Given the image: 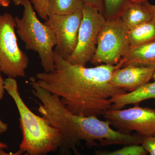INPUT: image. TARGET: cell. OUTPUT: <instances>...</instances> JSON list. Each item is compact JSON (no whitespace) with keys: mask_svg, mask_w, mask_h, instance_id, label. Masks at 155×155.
Segmentation results:
<instances>
[{"mask_svg":"<svg viewBox=\"0 0 155 155\" xmlns=\"http://www.w3.org/2000/svg\"><path fill=\"white\" fill-rule=\"evenodd\" d=\"M16 5H22L23 0H12Z\"/></svg>","mask_w":155,"mask_h":155,"instance_id":"26","label":"cell"},{"mask_svg":"<svg viewBox=\"0 0 155 155\" xmlns=\"http://www.w3.org/2000/svg\"><path fill=\"white\" fill-rule=\"evenodd\" d=\"M128 30L153 19L150 11L143 4L131 3L120 16Z\"/></svg>","mask_w":155,"mask_h":155,"instance_id":"13","label":"cell"},{"mask_svg":"<svg viewBox=\"0 0 155 155\" xmlns=\"http://www.w3.org/2000/svg\"><path fill=\"white\" fill-rule=\"evenodd\" d=\"M54 70L38 72V84L60 97L72 114L89 117L103 116L110 110L111 99L126 91L110 82L116 65L103 64L94 67L69 63L54 52Z\"/></svg>","mask_w":155,"mask_h":155,"instance_id":"1","label":"cell"},{"mask_svg":"<svg viewBox=\"0 0 155 155\" xmlns=\"http://www.w3.org/2000/svg\"><path fill=\"white\" fill-rule=\"evenodd\" d=\"M130 48L140 46L155 40V19H153L128 31Z\"/></svg>","mask_w":155,"mask_h":155,"instance_id":"14","label":"cell"},{"mask_svg":"<svg viewBox=\"0 0 155 155\" xmlns=\"http://www.w3.org/2000/svg\"><path fill=\"white\" fill-rule=\"evenodd\" d=\"M11 2V0H0V6L5 8L9 7Z\"/></svg>","mask_w":155,"mask_h":155,"instance_id":"25","label":"cell"},{"mask_svg":"<svg viewBox=\"0 0 155 155\" xmlns=\"http://www.w3.org/2000/svg\"><path fill=\"white\" fill-rule=\"evenodd\" d=\"M152 79H153V81H155V69L154 72L153 74Z\"/></svg>","mask_w":155,"mask_h":155,"instance_id":"29","label":"cell"},{"mask_svg":"<svg viewBox=\"0 0 155 155\" xmlns=\"http://www.w3.org/2000/svg\"><path fill=\"white\" fill-rule=\"evenodd\" d=\"M142 4L150 11L152 16L153 19H155V5H152V4H150L148 2V1L145 2Z\"/></svg>","mask_w":155,"mask_h":155,"instance_id":"21","label":"cell"},{"mask_svg":"<svg viewBox=\"0 0 155 155\" xmlns=\"http://www.w3.org/2000/svg\"><path fill=\"white\" fill-rule=\"evenodd\" d=\"M2 72L0 69V101L3 99L5 93V80L3 79L1 75V72Z\"/></svg>","mask_w":155,"mask_h":155,"instance_id":"22","label":"cell"},{"mask_svg":"<svg viewBox=\"0 0 155 155\" xmlns=\"http://www.w3.org/2000/svg\"><path fill=\"white\" fill-rule=\"evenodd\" d=\"M82 10L65 15H51L45 22L55 35L57 44L54 52L67 60L74 52L77 43Z\"/></svg>","mask_w":155,"mask_h":155,"instance_id":"9","label":"cell"},{"mask_svg":"<svg viewBox=\"0 0 155 155\" xmlns=\"http://www.w3.org/2000/svg\"><path fill=\"white\" fill-rule=\"evenodd\" d=\"M34 10L39 16L46 21L49 17L48 0H30Z\"/></svg>","mask_w":155,"mask_h":155,"instance_id":"18","label":"cell"},{"mask_svg":"<svg viewBox=\"0 0 155 155\" xmlns=\"http://www.w3.org/2000/svg\"><path fill=\"white\" fill-rule=\"evenodd\" d=\"M8 129V124L4 123L0 119V134L7 131Z\"/></svg>","mask_w":155,"mask_h":155,"instance_id":"24","label":"cell"},{"mask_svg":"<svg viewBox=\"0 0 155 155\" xmlns=\"http://www.w3.org/2000/svg\"><path fill=\"white\" fill-rule=\"evenodd\" d=\"M5 84V89L14 100L20 116L22 139L19 150L28 155H47L61 148L63 143L61 134L26 106L20 96L17 80L8 77Z\"/></svg>","mask_w":155,"mask_h":155,"instance_id":"3","label":"cell"},{"mask_svg":"<svg viewBox=\"0 0 155 155\" xmlns=\"http://www.w3.org/2000/svg\"><path fill=\"white\" fill-rule=\"evenodd\" d=\"M131 3H140V4H142V3L146 2L147 0H130Z\"/></svg>","mask_w":155,"mask_h":155,"instance_id":"28","label":"cell"},{"mask_svg":"<svg viewBox=\"0 0 155 155\" xmlns=\"http://www.w3.org/2000/svg\"><path fill=\"white\" fill-rule=\"evenodd\" d=\"M15 17L0 14V69L8 77H24L29 65L28 56L18 45Z\"/></svg>","mask_w":155,"mask_h":155,"instance_id":"6","label":"cell"},{"mask_svg":"<svg viewBox=\"0 0 155 155\" xmlns=\"http://www.w3.org/2000/svg\"><path fill=\"white\" fill-rule=\"evenodd\" d=\"M128 65L155 67V40L131 48L116 66L119 69Z\"/></svg>","mask_w":155,"mask_h":155,"instance_id":"11","label":"cell"},{"mask_svg":"<svg viewBox=\"0 0 155 155\" xmlns=\"http://www.w3.org/2000/svg\"><path fill=\"white\" fill-rule=\"evenodd\" d=\"M22 6V17H15L17 34L26 50L38 54L44 72H53L54 70L53 48L57 44L55 35L49 26L39 20L30 0H23Z\"/></svg>","mask_w":155,"mask_h":155,"instance_id":"4","label":"cell"},{"mask_svg":"<svg viewBox=\"0 0 155 155\" xmlns=\"http://www.w3.org/2000/svg\"><path fill=\"white\" fill-rule=\"evenodd\" d=\"M0 155H28L27 153H23L20 150L15 153H7L5 152L3 150H0Z\"/></svg>","mask_w":155,"mask_h":155,"instance_id":"23","label":"cell"},{"mask_svg":"<svg viewBox=\"0 0 155 155\" xmlns=\"http://www.w3.org/2000/svg\"><path fill=\"white\" fill-rule=\"evenodd\" d=\"M82 11L77 45L66 61L72 64L86 66L94 56L98 36L106 19L98 9L92 6L84 5Z\"/></svg>","mask_w":155,"mask_h":155,"instance_id":"7","label":"cell"},{"mask_svg":"<svg viewBox=\"0 0 155 155\" xmlns=\"http://www.w3.org/2000/svg\"><path fill=\"white\" fill-rule=\"evenodd\" d=\"M150 155H155V134L145 137L141 144Z\"/></svg>","mask_w":155,"mask_h":155,"instance_id":"19","label":"cell"},{"mask_svg":"<svg viewBox=\"0 0 155 155\" xmlns=\"http://www.w3.org/2000/svg\"><path fill=\"white\" fill-rule=\"evenodd\" d=\"M8 148V145L0 141V150L7 149Z\"/></svg>","mask_w":155,"mask_h":155,"instance_id":"27","label":"cell"},{"mask_svg":"<svg viewBox=\"0 0 155 155\" xmlns=\"http://www.w3.org/2000/svg\"><path fill=\"white\" fill-rule=\"evenodd\" d=\"M82 0H48V9L51 15H65L82 10Z\"/></svg>","mask_w":155,"mask_h":155,"instance_id":"15","label":"cell"},{"mask_svg":"<svg viewBox=\"0 0 155 155\" xmlns=\"http://www.w3.org/2000/svg\"><path fill=\"white\" fill-rule=\"evenodd\" d=\"M131 3L130 0H103V15L106 19L120 17Z\"/></svg>","mask_w":155,"mask_h":155,"instance_id":"16","label":"cell"},{"mask_svg":"<svg viewBox=\"0 0 155 155\" xmlns=\"http://www.w3.org/2000/svg\"><path fill=\"white\" fill-rule=\"evenodd\" d=\"M150 99L155 100V81L145 84L134 91L113 97L110 100V110H121L129 104L139 105L141 102Z\"/></svg>","mask_w":155,"mask_h":155,"instance_id":"12","label":"cell"},{"mask_svg":"<svg viewBox=\"0 0 155 155\" xmlns=\"http://www.w3.org/2000/svg\"><path fill=\"white\" fill-rule=\"evenodd\" d=\"M147 152L140 144L127 145L124 147L114 151L97 150L96 155H146Z\"/></svg>","mask_w":155,"mask_h":155,"instance_id":"17","label":"cell"},{"mask_svg":"<svg viewBox=\"0 0 155 155\" xmlns=\"http://www.w3.org/2000/svg\"><path fill=\"white\" fill-rule=\"evenodd\" d=\"M84 5H89L98 9L103 14V0H82Z\"/></svg>","mask_w":155,"mask_h":155,"instance_id":"20","label":"cell"},{"mask_svg":"<svg viewBox=\"0 0 155 155\" xmlns=\"http://www.w3.org/2000/svg\"><path fill=\"white\" fill-rule=\"evenodd\" d=\"M155 69V67L128 65L114 70L110 82L125 91L132 92L149 82Z\"/></svg>","mask_w":155,"mask_h":155,"instance_id":"10","label":"cell"},{"mask_svg":"<svg viewBox=\"0 0 155 155\" xmlns=\"http://www.w3.org/2000/svg\"><path fill=\"white\" fill-rule=\"evenodd\" d=\"M32 94L41 101L38 110L50 125L59 130L63 137L62 147L71 149L78 152L76 145L81 140L90 146H97L107 132L105 121L97 116H78L72 114L61 103L60 97L39 86L31 85Z\"/></svg>","mask_w":155,"mask_h":155,"instance_id":"2","label":"cell"},{"mask_svg":"<svg viewBox=\"0 0 155 155\" xmlns=\"http://www.w3.org/2000/svg\"><path fill=\"white\" fill-rule=\"evenodd\" d=\"M117 130L125 134L133 131L144 137L155 134V110L135 105L125 110H109L103 115Z\"/></svg>","mask_w":155,"mask_h":155,"instance_id":"8","label":"cell"},{"mask_svg":"<svg viewBox=\"0 0 155 155\" xmlns=\"http://www.w3.org/2000/svg\"><path fill=\"white\" fill-rule=\"evenodd\" d=\"M128 31L120 17L106 19L98 36L92 64H119L130 49Z\"/></svg>","mask_w":155,"mask_h":155,"instance_id":"5","label":"cell"}]
</instances>
